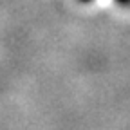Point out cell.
Masks as SVG:
<instances>
[{
	"label": "cell",
	"mask_w": 130,
	"mask_h": 130,
	"mask_svg": "<svg viewBox=\"0 0 130 130\" xmlns=\"http://www.w3.org/2000/svg\"><path fill=\"white\" fill-rule=\"evenodd\" d=\"M118 4H121V6H130V0H116Z\"/></svg>",
	"instance_id": "cell-1"
},
{
	"label": "cell",
	"mask_w": 130,
	"mask_h": 130,
	"mask_svg": "<svg viewBox=\"0 0 130 130\" xmlns=\"http://www.w3.org/2000/svg\"><path fill=\"white\" fill-rule=\"evenodd\" d=\"M81 2H90V0H81Z\"/></svg>",
	"instance_id": "cell-2"
}]
</instances>
